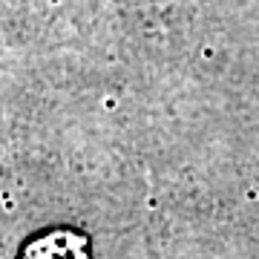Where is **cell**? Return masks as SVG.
<instances>
[{"label":"cell","instance_id":"obj_1","mask_svg":"<svg viewBox=\"0 0 259 259\" xmlns=\"http://www.w3.org/2000/svg\"><path fill=\"white\" fill-rule=\"evenodd\" d=\"M20 259H90L87 239L75 231H49L29 242Z\"/></svg>","mask_w":259,"mask_h":259}]
</instances>
